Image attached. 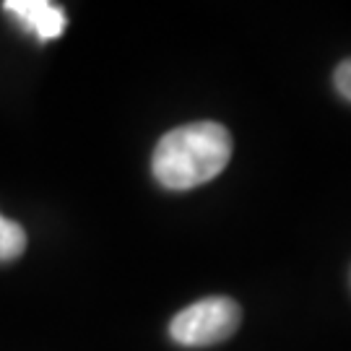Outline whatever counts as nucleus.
Here are the masks:
<instances>
[{"instance_id": "20e7f679", "label": "nucleus", "mask_w": 351, "mask_h": 351, "mask_svg": "<svg viewBox=\"0 0 351 351\" xmlns=\"http://www.w3.org/2000/svg\"><path fill=\"white\" fill-rule=\"evenodd\" d=\"M26 250V232L21 224L0 213V263H11Z\"/></svg>"}, {"instance_id": "f257e3e1", "label": "nucleus", "mask_w": 351, "mask_h": 351, "mask_svg": "<svg viewBox=\"0 0 351 351\" xmlns=\"http://www.w3.org/2000/svg\"><path fill=\"white\" fill-rule=\"evenodd\" d=\"M229 159V130L221 123L201 120L164 133L151 156V172L162 188L190 190L221 175Z\"/></svg>"}, {"instance_id": "39448f33", "label": "nucleus", "mask_w": 351, "mask_h": 351, "mask_svg": "<svg viewBox=\"0 0 351 351\" xmlns=\"http://www.w3.org/2000/svg\"><path fill=\"white\" fill-rule=\"evenodd\" d=\"M333 86H336L341 99L351 101V58L339 63V68L333 71Z\"/></svg>"}, {"instance_id": "f03ea898", "label": "nucleus", "mask_w": 351, "mask_h": 351, "mask_svg": "<svg viewBox=\"0 0 351 351\" xmlns=\"http://www.w3.org/2000/svg\"><path fill=\"white\" fill-rule=\"evenodd\" d=\"M242 323V310L229 297H206L193 302L169 323V339L180 346L201 349L232 339Z\"/></svg>"}, {"instance_id": "7ed1b4c3", "label": "nucleus", "mask_w": 351, "mask_h": 351, "mask_svg": "<svg viewBox=\"0 0 351 351\" xmlns=\"http://www.w3.org/2000/svg\"><path fill=\"white\" fill-rule=\"evenodd\" d=\"M3 11L13 16L19 24L29 29L42 42L58 39L68 26L65 11L50 0H5Z\"/></svg>"}]
</instances>
